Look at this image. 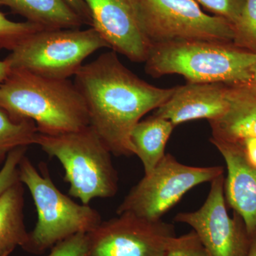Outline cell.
Instances as JSON below:
<instances>
[{"instance_id": "cell-1", "label": "cell", "mask_w": 256, "mask_h": 256, "mask_svg": "<svg viewBox=\"0 0 256 256\" xmlns=\"http://www.w3.org/2000/svg\"><path fill=\"white\" fill-rule=\"evenodd\" d=\"M74 76L87 106L90 126L116 156H134L130 139L132 128L176 89L161 88L142 80L124 66L114 50L84 64Z\"/></svg>"}, {"instance_id": "cell-2", "label": "cell", "mask_w": 256, "mask_h": 256, "mask_svg": "<svg viewBox=\"0 0 256 256\" xmlns=\"http://www.w3.org/2000/svg\"><path fill=\"white\" fill-rule=\"evenodd\" d=\"M0 107L36 124L42 134L74 132L90 126L84 98L68 79L47 78L11 69L0 85Z\"/></svg>"}, {"instance_id": "cell-3", "label": "cell", "mask_w": 256, "mask_h": 256, "mask_svg": "<svg viewBox=\"0 0 256 256\" xmlns=\"http://www.w3.org/2000/svg\"><path fill=\"white\" fill-rule=\"evenodd\" d=\"M256 54L233 42L192 40L152 45L146 72L154 78L178 74L188 82L249 84Z\"/></svg>"}, {"instance_id": "cell-4", "label": "cell", "mask_w": 256, "mask_h": 256, "mask_svg": "<svg viewBox=\"0 0 256 256\" xmlns=\"http://www.w3.org/2000/svg\"><path fill=\"white\" fill-rule=\"evenodd\" d=\"M34 144L60 162L64 180L70 185L69 195L82 204L117 193L118 176L111 160L112 153L92 126L58 134L38 132Z\"/></svg>"}, {"instance_id": "cell-5", "label": "cell", "mask_w": 256, "mask_h": 256, "mask_svg": "<svg viewBox=\"0 0 256 256\" xmlns=\"http://www.w3.org/2000/svg\"><path fill=\"white\" fill-rule=\"evenodd\" d=\"M40 171L25 154L18 164V178L28 188L36 206L37 222L28 232L26 252L42 254L57 242L78 233H88L102 222L90 205L79 204L57 188L46 164Z\"/></svg>"}, {"instance_id": "cell-6", "label": "cell", "mask_w": 256, "mask_h": 256, "mask_svg": "<svg viewBox=\"0 0 256 256\" xmlns=\"http://www.w3.org/2000/svg\"><path fill=\"white\" fill-rule=\"evenodd\" d=\"M104 48H109L108 44L92 26L86 30L43 28L22 42L4 60L11 69L68 79L89 56Z\"/></svg>"}, {"instance_id": "cell-7", "label": "cell", "mask_w": 256, "mask_h": 256, "mask_svg": "<svg viewBox=\"0 0 256 256\" xmlns=\"http://www.w3.org/2000/svg\"><path fill=\"white\" fill-rule=\"evenodd\" d=\"M138 21L152 45L206 40L233 42L228 20L204 12L195 0H134Z\"/></svg>"}, {"instance_id": "cell-8", "label": "cell", "mask_w": 256, "mask_h": 256, "mask_svg": "<svg viewBox=\"0 0 256 256\" xmlns=\"http://www.w3.org/2000/svg\"><path fill=\"white\" fill-rule=\"evenodd\" d=\"M224 172V168L220 166H188L166 154L154 169L144 174L128 192L116 213H130L148 220H162L190 190L210 182Z\"/></svg>"}, {"instance_id": "cell-9", "label": "cell", "mask_w": 256, "mask_h": 256, "mask_svg": "<svg viewBox=\"0 0 256 256\" xmlns=\"http://www.w3.org/2000/svg\"><path fill=\"white\" fill-rule=\"evenodd\" d=\"M87 256H165L174 226L130 213L101 222L87 233Z\"/></svg>"}, {"instance_id": "cell-10", "label": "cell", "mask_w": 256, "mask_h": 256, "mask_svg": "<svg viewBox=\"0 0 256 256\" xmlns=\"http://www.w3.org/2000/svg\"><path fill=\"white\" fill-rule=\"evenodd\" d=\"M225 178L218 175L210 182L206 201L195 212H182L174 217L196 232L210 256H248L252 236L237 212L228 215L224 194Z\"/></svg>"}, {"instance_id": "cell-11", "label": "cell", "mask_w": 256, "mask_h": 256, "mask_svg": "<svg viewBox=\"0 0 256 256\" xmlns=\"http://www.w3.org/2000/svg\"><path fill=\"white\" fill-rule=\"evenodd\" d=\"M92 28L116 53L136 63L146 62L151 45L141 30L134 0H84Z\"/></svg>"}, {"instance_id": "cell-12", "label": "cell", "mask_w": 256, "mask_h": 256, "mask_svg": "<svg viewBox=\"0 0 256 256\" xmlns=\"http://www.w3.org/2000/svg\"><path fill=\"white\" fill-rule=\"evenodd\" d=\"M228 108L220 118L208 121L212 138L224 140L256 168V87L229 85Z\"/></svg>"}, {"instance_id": "cell-13", "label": "cell", "mask_w": 256, "mask_h": 256, "mask_svg": "<svg viewBox=\"0 0 256 256\" xmlns=\"http://www.w3.org/2000/svg\"><path fill=\"white\" fill-rule=\"evenodd\" d=\"M229 85L223 82H188L156 109L154 116L175 126L188 121L220 118L228 108Z\"/></svg>"}, {"instance_id": "cell-14", "label": "cell", "mask_w": 256, "mask_h": 256, "mask_svg": "<svg viewBox=\"0 0 256 256\" xmlns=\"http://www.w3.org/2000/svg\"><path fill=\"white\" fill-rule=\"evenodd\" d=\"M227 166L224 182L226 202L242 216L248 232H256V168L247 162L232 144L210 138Z\"/></svg>"}, {"instance_id": "cell-15", "label": "cell", "mask_w": 256, "mask_h": 256, "mask_svg": "<svg viewBox=\"0 0 256 256\" xmlns=\"http://www.w3.org/2000/svg\"><path fill=\"white\" fill-rule=\"evenodd\" d=\"M24 188L20 181L0 195V256H10L15 248L28 244L24 224Z\"/></svg>"}, {"instance_id": "cell-16", "label": "cell", "mask_w": 256, "mask_h": 256, "mask_svg": "<svg viewBox=\"0 0 256 256\" xmlns=\"http://www.w3.org/2000/svg\"><path fill=\"white\" fill-rule=\"evenodd\" d=\"M174 128L168 120L152 114L132 128L130 139L134 154L142 162L144 174H150L166 154L165 146Z\"/></svg>"}, {"instance_id": "cell-17", "label": "cell", "mask_w": 256, "mask_h": 256, "mask_svg": "<svg viewBox=\"0 0 256 256\" xmlns=\"http://www.w3.org/2000/svg\"><path fill=\"white\" fill-rule=\"evenodd\" d=\"M0 5L44 28H76L85 24L64 0H0Z\"/></svg>"}, {"instance_id": "cell-18", "label": "cell", "mask_w": 256, "mask_h": 256, "mask_svg": "<svg viewBox=\"0 0 256 256\" xmlns=\"http://www.w3.org/2000/svg\"><path fill=\"white\" fill-rule=\"evenodd\" d=\"M38 132L34 121L18 118L0 107V165L16 148L34 144Z\"/></svg>"}, {"instance_id": "cell-19", "label": "cell", "mask_w": 256, "mask_h": 256, "mask_svg": "<svg viewBox=\"0 0 256 256\" xmlns=\"http://www.w3.org/2000/svg\"><path fill=\"white\" fill-rule=\"evenodd\" d=\"M234 28V44L256 54V0H246L240 18Z\"/></svg>"}, {"instance_id": "cell-20", "label": "cell", "mask_w": 256, "mask_h": 256, "mask_svg": "<svg viewBox=\"0 0 256 256\" xmlns=\"http://www.w3.org/2000/svg\"><path fill=\"white\" fill-rule=\"evenodd\" d=\"M43 28H44L28 21H12L0 12V50L12 52L28 36Z\"/></svg>"}, {"instance_id": "cell-21", "label": "cell", "mask_w": 256, "mask_h": 256, "mask_svg": "<svg viewBox=\"0 0 256 256\" xmlns=\"http://www.w3.org/2000/svg\"><path fill=\"white\" fill-rule=\"evenodd\" d=\"M165 256H210L196 232L192 230L172 238Z\"/></svg>"}, {"instance_id": "cell-22", "label": "cell", "mask_w": 256, "mask_h": 256, "mask_svg": "<svg viewBox=\"0 0 256 256\" xmlns=\"http://www.w3.org/2000/svg\"><path fill=\"white\" fill-rule=\"evenodd\" d=\"M204 9L228 20L234 25L242 14L246 0H195Z\"/></svg>"}, {"instance_id": "cell-23", "label": "cell", "mask_w": 256, "mask_h": 256, "mask_svg": "<svg viewBox=\"0 0 256 256\" xmlns=\"http://www.w3.org/2000/svg\"><path fill=\"white\" fill-rule=\"evenodd\" d=\"M28 146L18 148L8 154L0 169V195L14 184L20 181L18 164L26 154Z\"/></svg>"}, {"instance_id": "cell-24", "label": "cell", "mask_w": 256, "mask_h": 256, "mask_svg": "<svg viewBox=\"0 0 256 256\" xmlns=\"http://www.w3.org/2000/svg\"><path fill=\"white\" fill-rule=\"evenodd\" d=\"M87 234L78 233L57 242L46 256H87Z\"/></svg>"}, {"instance_id": "cell-25", "label": "cell", "mask_w": 256, "mask_h": 256, "mask_svg": "<svg viewBox=\"0 0 256 256\" xmlns=\"http://www.w3.org/2000/svg\"><path fill=\"white\" fill-rule=\"evenodd\" d=\"M82 18L84 22L92 26L90 12L84 0H64Z\"/></svg>"}, {"instance_id": "cell-26", "label": "cell", "mask_w": 256, "mask_h": 256, "mask_svg": "<svg viewBox=\"0 0 256 256\" xmlns=\"http://www.w3.org/2000/svg\"><path fill=\"white\" fill-rule=\"evenodd\" d=\"M11 72L9 64L6 60H0V85L4 82Z\"/></svg>"}, {"instance_id": "cell-27", "label": "cell", "mask_w": 256, "mask_h": 256, "mask_svg": "<svg viewBox=\"0 0 256 256\" xmlns=\"http://www.w3.org/2000/svg\"><path fill=\"white\" fill-rule=\"evenodd\" d=\"M248 256H256V232L252 236V242Z\"/></svg>"}, {"instance_id": "cell-28", "label": "cell", "mask_w": 256, "mask_h": 256, "mask_svg": "<svg viewBox=\"0 0 256 256\" xmlns=\"http://www.w3.org/2000/svg\"><path fill=\"white\" fill-rule=\"evenodd\" d=\"M249 84H250L252 86L256 87V62L254 67H252V78H250Z\"/></svg>"}, {"instance_id": "cell-29", "label": "cell", "mask_w": 256, "mask_h": 256, "mask_svg": "<svg viewBox=\"0 0 256 256\" xmlns=\"http://www.w3.org/2000/svg\"></svg>"}]
</instances>
